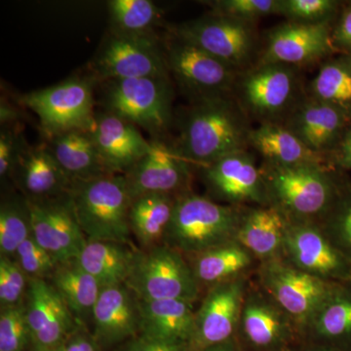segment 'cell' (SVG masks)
Masks as SVG:
<instances>
[{
	"mask_svg": "<svg viewBox=\"0 0 351 351\" xmlns=\"http://www.w3.org/2000/svg\"><path fill=\"white\" fill-rule=\"evenodd\" d=\"M308 90L311 98L351 115V58H339L323 64Z\"/></svg>",
	"mask_w": 351,
	"mask_h": 351,
	"instance_id": "cell-34",
	"label": "cell"
},
{
	"mask_svg": "<svg viewBox=\"0 0 351 351\" xmlns=\"http://www.w3.org/2000/svg\"><path fill=\"white\" fill-rule=\"evenodd\" d=\"M214 15L254 23L258 18L279 14L280 0H216L206 2Z\"/></svg>",
	"mask_w": 351,
	"mask_h": 351,
	"instance_id": "cell-39",
	"label": "cell"
},
{
	"mask_svg": "<svg viewBox=\"0 0 351 351\" xmlns=\"http://www.w3.org/2000/svg\"><path fill=\"white\" fill-rule=\"evenodd\" d=\"M335 49L330 23H284L267 36L262 64L297 66L311 64L331 54Z\"/></svg>",
	"mask_w": 351,
	"mask_h": 351,
	"instance_id": "cell-18",
	"label": "cell"
},
{
	"mask_svg": "<svg viewBox=\"0 0 351 351\" xmlns=\"http://www.w3.org/2000/svg\"><path fill=\"white\" fill-rule=\"evenodd\" d=\"M18 119H19V112L10 103L2 98L0 104L1 127L15 125V122H17Z\"/></svg>",
	"mask_w": 351,
	"mask_h": 351,
	"instance_id": "cell-47",
	"label": "cell"
},
{
	"mask_svg": "<svg viewBox=\"0 0 351 351\" xmlns=\"http://www.w3.org/2000/svg\"><path fill=\"white\" fill-rule=\"evenodd\" d=\"M125 285L138 301L193 302L199 294V284L184 255L164 244L138 250Z\"/></svg>",
	"mask_w": 351,
	"mask_h": 351,
	"instance_id": "cell-7",
	"label": "cell"
},
{
	"mask_svg": "<svg viewBox=\"0 0 351 351\" xmlns=\"http://www.w3.org/2000/svg\"><path fill=\"white\" fill-rule=\"evenodd\" d=\"M63 351H96L93 341L84 336L73 338L68 343H64Z\"/></svg>",
	"mask_w": 351,
	"mask_h": 351,
	"instance_id": "cell-48",
	"label": "cell"
},
{
	"mask_svg": "<svg viewBox=\"0 0 351 351\" xmlns=\"http://www.w3.org/2000/svg\"><path fill=\"white\" fill-rule=\"evenodd\" d=\"M88 131L110 174L126 175L152 149L137 126L106 110L95 112Z\"/></svg>",
	"mask_w": 351,
	"mask_h": 351,
	"instance_id": "cell-19",
	"label": "cell"
},
{
	"mask_svg": "<svg viewBox=\"0 0 351 351\" xmlns=\"http://www.w3.org/2000/svg\"><path fill=\"white\" fill-rule=\"evenodd\" d=\"M92 317L99 341L105 343L123 341L140 329L137 297L125 284L101 288Z\"/></svg>",
	"mask_w": 351,
	"mask_h": 351,
	"instance_id": "cell-24",
	"label": "cell"
},
{
	"mask_svg": "<svg viewBox=\"0 0 351 351\" xmlns=\"http://www.w3.org/2000/svg\"><path fill=\"white\" fill-rule=\"evenodd\" d=\"M168 73L193 103L232 96L239 71L171 32L162 43Z\"/></svg>",
	"mask_w": 351,
	"mask_h": 351,
	"instance_id": "cell-6",
	"label": "cell"
},
{
	"mask_svg": "<svg viewBox=\"0 0 351 351\" xmlns=\"http://www.w3.org/2000/svg\"><path fill=\"white\" fill-rule=\"evenodd\" d=\"M16 262L29 279H45L52 276L58 261L36 241L32 234L21 245L16 253Z\"/></svg>",
	"mask_w": 351,
	"mask_h": 351,
	"instance_id": "cell-41",
	"label": "cell"
},
{
	"mask_svg": "<svg viewBox=\"0 0 351 351\" xmlns=\"http://www.w3.org/2000/svg\"><path fill=\"white\" fill-rule=\"evenodd\" d=\"M332 43L335 48L351 52V7L346 11L332 32Z\"/></svg>",
	"mask_w": 351,
	"mask_h": 351,
	"instance_id": "cell-46",
	"label": "cell"
},
{
	"mask_svg": "<svg viewBox=\"0 0 351 351\" xmlns=\"http://www.w3.org/2000/svg\"><path fill=\"white\" fill-rule=\"evenodd\" d=\"M138 314L143 336L184 346L195 338L193 302L182 300L138 301Z\"/></svg>",
	"mask_w": 351,
	"mask_h": 351,
	"instance_id": "cell-25",
	"label": "cell"
},
{
	"mask_svg": "<svg viewBox=\"0 0 351 351\" xmlns=\"http://www.w3.org/2000/svg\"><path fill=\"white\" fill-rule=\"evenodd\" d=\"M283 257L298 269L323 280L351 282V261L313 223L288 221Z\"/></svg>",
	"mask_w": 351,
	"mask_h": 351,
	"instance_id": "cell-13",
	"label": "cell"
},
{
	"mask_svg": "<svg viewBox=\"0 0 351 351\" xmlns=\"http://www.w3.org/2000/svg\"><path fill=\"white\" fill-rule=\"evenodd\" d=\"M308 328L335 346L351 350V282L337 284Z\"/></svg>",
	"mask_w": 351,
	"mask_h": 351,
	"instance_id": "cell-33",
	"label": "cell"
},
{
	"mask_svg": "<svg viewBox=\"0 0 351 351\" xmlns=\"http://www.w3.org/2000/svg\"><path fill=\"white\" fill-rule=\"evenodd\" d=\"M126 351H186V346L160 339L140 337L132 341Z\"/></svg>",
	"mask_w": 351,
	"mask_h": 351,
	"instance_id": "cell-44",
	"label": "cell"
},
{
	"mask_svg": "<svg viewBox=\"0 0 351 351\" xmlns=\"http://www.w3.org/2000/svg\"><path fill=\"white\" fill-rule=\"evenodd\" d=\"M48 147L71 181L110 175L88 129H73L47 138Z\"/></svg>",
	"mask_w": 351,
	"mask_h": 351,
	"instance_id": "cell-28",
	"label": "cell"
},
{
	"mask_svg": "<svg viewBox=\"0 0 351 351\" xmlns=\"http://www.w3.org/2000/svg\"><path fill=\"white\" fill-rule=\"evenodd\" d=\"M95 82L169 76L162 43L154 34L110 32L89 66Z\"/></svg>",
	"mask_w": 351,
	"mask_h": 351,
	"instance_id": "cell-9",
	"label": "cell"
},
{
	"mask_svg": "<svg viewBox=\"0 0 351 351\" xmlns=\"http://www.w3.org/2000/svg\"><path fill=\"white\" fill-rule=\"evenodd\" d=\"M50 278L73 317L82 320L87 316H92L101 287L98 281L83 269L77 258L58 263Z\"/></svg>",
	"mask_w": 351,
	"mask_h": 351,
	"instance_id": "cell-31",
	"label": "cell"
},
{
	"mask_svg": "<svg viewBox=\"0 0 351 351\" xmlns=\"http://www.w3.org/2000/svg\"><path fill=\"white\" fill-rule=\"evenodd\" d=\"M27 204L36 241L58 263L80 257L87 239L76 219L69 193L46 199H27Z\"/></svg>",
	"mask_w": 351,
	"mask_h": 351,
	"instance_id": "cell-14",
	"label": "cell"
},
{
	"mask_svg": "<svg viewBox=\"0 0 351 351\" xmlns=\"http://www.w3.org/2000/svg\"><path fill=\"white\" fill-rule=\"evenodd\" d=\"M13 179L27 199L66 195L73 182L51 154L46 142L27 147L21 156Z\"/></svg>",
	"mask_w": 351,
	"mask_h": 351,
	"instance_id": "cell-22",
	"label": "cell"
},
{
	"mask_svg": "<svg viewBox=\"0 0 351 351\" xmlns=\"http://www.w3.org/2000/svg\"><path fill=\"white\" fill-rule=\"evenodd\" d=\"M203 351H239L235 348L234 346L230 343V339L226 341H223V343H218V345H214L211 346H208V348H204Z\"/></svg>",
	"mask_w": 351,
	"mask_h": 351,
	"instance_id": "cell-49",
	"label": "cell"
},
{
	"mask_svg": "<svg viewBox=\"0 0 351 351\" xmlns=\"http://www.w3.org/2000/svg\"><path fill=\"white\" fill-rule=\"evenodd\" d=\"M249 145L265 158V163L293 166L316 164L325 166L328 158L309 149L287 127L278 122H265L252 129Z\"/></svg>",
	"mask_w": 351,
	"mask_h": 351,
	"instance_id": "cell-27",
	"label": "cell"
},
{
	"mask_svg": "<svg viewBox=\"0 0 351 351\" xmlns=\"http://www.w3.org/2000/svg\"><path fill=\"white\" fill-rule=\"evenodd\" d=\"M50 351H63V346H60V348H56V350H53Z\"/></svg>",
	"mask_w": 351,
	"mask_h": 351,
	"instance_id": "cell-51",
	"label": "cell"
},
{
	"mask_svg": "<svg viewBox=\"0 0 351 351\" xmlns=\"http://www.w3.org/2000/svg\"><path fill=\"white\" fill-rule=\"evenodd\" d=\"M138 252L130 244L87 241L77 260L104 288L125 284Z\"/></svg>",
	"mask_w": 351,
	"mask_h": 351,
	"instance_id": "cell-29",
	"label": "cell"
},
{
	"mask_svg": "<svg viewBox=\"0 0 351 351\" xmlns=\"http://www.w3.org/2000/svg\"><path fill=\"white\" fill-rule=\"evenodd\" d=\"M177 195L152 193L132 200L129 221L132 235L143 249L163 244Z\"/></svg>",
	"mask_w": 351,
	"mask_h": 351,
	"instance_id": "cell-30",
	"label": "cell"
},
{
	"mask_svg": "<svg viewBox=\"0 0 351 351\" xmlns=\"http://www.w3.org/2000/svg\"><path fill=\"white\" fill-rule=\"evenodd\" d=\"M245 212L241 206L186 191L176 197L163 244L182 255L196 256L234 241Z\"/></svg>",
	"mask_w": 351,
	"mask_h": 351,
	"instance_id": "cell-2",
	"label": "cell"
},
{
	"mask_svg": "<svg viewBox=\"0 0 351 351\" xmlns=\"http://www.w3.org/2000/svg\"><path fill=\"white\" fill-rule=\"evenodd\" d=\"M332 161L341 169L351 170V128L346 129L337 144L332 147Z\"/></svg>",
	"mask_w": 351,
	"mask_h": 351,
	"instance_id": "cell-45",
	"label": "cell"
},
{
	"mask_svg": "<svg viewBox=\"0 0 351 351\" xmlns=\"http://www.w3.org/2000/svg\"><path fill=\"white\" fill-rule=\"evenodd\" d=\"M288 219L274 205L246 210L237 240L263 262L283 257Z\"/></svg>",
	"mask_w": 351,
	"mask_h": 351,
	"instance_id": "cell-26",
	"label": "cell"
},
{
	"mask_svg": "<svg viewBox=\"0 0 351 351\" xmlns=\"http://www.w3.org/2000/svg\"><path fill=\"white\" fill-rule=\"evenodd\" d=\"M260 280L263 291L302 329L311 326L338 284L307 274L283 257L263 262Z\"/></svg>",
	"mask_w": 351,
	"mask_h": 351,
	"instance_id": "cell-8",
	"label": "cell"
},
{
	"mask_svg": "<svg viewBox=\"0 0 351 351\" xmlns=\"http://www.w3.org/2000/svg\"><path fill=\"white\" fill-rule=\"evenodd\" d=\"M211 197L232 206L244 203L269 205L262 169L247 152L228 154L216 162L199 167Z\"/></svg>",
	"mask_w": 351,
	"mask_h": 351,
	"instance_id": "cell-15",
	"label": "cell"
},
{
	"mask_svg": "<svg viewBox=\"0 0 351 351\" xmlns=\"http://www.w3.org/2000/svg\"><path fill=\"white\" fill-rule=\"evenodd\" d=\"M247 117L232 96L193 103L182 115L173 147L191 164L209 165L247 149L252 130Z\"/></svg>",
	"mask_w": 351,
	"mask_h": 351,
	"instance_id": "cell-1",
	"label": "cell"
},
{
	"mask_svg": "<svg viewBox=\"0 0 351 351\" xmlns=\"http://www.w3.org/2000/svg\"><path fill=\"white\" fill-rule=\"evenodd\" d=\"M350 117L341 108L309 97L291 110L285 126L309 149L326 156L343 135Z\"/></svg>",
	"mask_w": 351,
	"mask_h": 351,
	"instance_id": "cell-21",
	"label": "cell"
},
{
	"mask_svg": "<svg viewBox=\"0 0 351 351\" xmlns=\"http://www.w3.org/2000/svg\"><path fill=\"white\" fill-rule=\"evenodd\" d=\"M240 325L252 345L276 348L288 341L298 328L292 318L267 293H250L245 298Z\"/></svg>",
	"mask_w": 351,
	"mask_h": 351,
	"instance_id": "cell-23",
	"label": "cell"
},
{
	"mask_svg": "<svg viewBox=\"0 0 351 351\" xmlns=\"http://www.w3.org/2000/svg\"><path fill=\"white\" fill-rule=\"evenodd\" d=\"M20 129L3 126L0 130V179L1 182L13 179L21 156L29 147Z\"/></svg>",
	"mask_w": 351,
	"mask_h": 351,
	"instance_id": "cell-43",
	"label": "cell"
},
{
	"mask_svg": "<svg viewBox=\"0 0 351 351\" xmlns=\"http://www.w3.org/2000/svg\"><path fill=\"white\" fill-rule=\"evenodd\" d=\"M337 7L338 2L334 0H280L279 15L290 22L323 24L330 22Z\"/></svg>",
	"mask_w": 351,
	"mask_h": 351,
	"instance_id": "cell-40",
	"label": "cell"
},
{
	"mask_svg": "<svg viewBox=\"0 0 351 351\" xmlns=\"http://www.w3.org/2000/svg\"><path fill=\"white\" fill-rule=\"evenodd\" d=\"M32 235L31 218L25 197H10L0 207V253L15 257L18 249Z\"/></svg>",
	"mask_w": 351,
	"mask_h": 351,
	"instance_id": "cell-36",
	"label": "cell"
},
{
	"mask_svg": "<svg viewBox=\"0 0 351 351\" xmlns=\"http://www.w3.org/2000/svg\"><path fill=\"white\" fill-rule=\"evenodd\" d=\"M25 299L34 350L50 351L63 346L75 317L54 286L45 279H29Z\"/></svg>",
	"mask_w": 351,
	"mask_h": 351,
	"instance_id": "cell-17",
	"label": "cell"
},
{
	"mask_svg": "<svg viewBox=\"0 0 351 351\" xmlns=\"http://www.w3.org/2000/svg\"><path fill=\"white\" fill-rule=\"evenodd\" d=\"M29 278L12 258L0 257V304L1 307L23 304Z\"/></svg>",
	"mask_w": 351,
	"mask_h": 351,
	"instance_id": "cell-42",
	"label": "cell"
},
{
	"mask_svg": "<svg viewBox=\"0 0 351 351\" xmlns=\"http://www.w3.org/2000/svg\"><path fill=\"white\" fill-rule=\"evenodd\" d=\"M234 90L237 103L247 117L265 122H276L284 112L294 108L298 90L294 66L281 64H262L249 69L237 78Z\"/></svg>",
	"mask_w": 351,
	"mask_h": 351,
	"instance_id": "cell-12",
	"label": "cell"
},
{
	"mask_svg": "<svg viewBox=\"0 0 351 351\" xmlns=\"http://www.w3.org/2000/svg\"><path fill=\"white\" fill-rule=\"evenodd\" d=\"M246 281L240 276L212 286L195 313V341L203 350L228 341L239 324L246 298Z\"/></svg>",
	"mask_w": 351,
	"mask_h": 351,
	"instance_id": "cell-20",
	"label": "cell"
},
{
	"mask_svg": "<svg viewBox=\"0 0 351 351\" xmlns=\"http://www.w3.org/2000/svg\"><path fill=\"white\" fill-rule=\"evenodd\" d=\"M112 32L123 34H154L161 11L149 0H110L108 3Z\"/></svg>",
	"mask_w": 351,
	"mask_h": 351,
	"instance_id": "cell-35",
	"label": "cell"
},
{
	"mask_svg": "<svg viewBox=\"0 0 351 351\" xmlns=\"http://www.w3.org/2000/svg\"><path fill=\"white\" fill-rule=\"evenodd\" d=\"M93 78L69 80L21 96V105L38 115L46 138L73 129H88L93 121Z\"/></svg>",
	"mask_w": 351,
	"mask_h": 351,
	"instance_id": "cell-10",
	"label": "cell"
},
{
	"mask_svg": "<svg viewBox=\"0 0 351 351\" xmlns=\"http://www.w3.org/2000/svg\"><path fill=\"white\" fill-rule=\"evenodd\" d=\"M255 257L237 240L193 256L191 269L198 284L217 285L241 276Z\"/></svg>",
	"mask_w": 351,
	"mask_h": 351,
	"instance_id": "cell-32",
	"label": "cell"
},
{
	"mask_svg": "<svg viewBox=\"0 0 351 351\" xmlns=\"http://www.w3.org/2000/svg\"><path fill=\"white\" fill-rule=\"evenodd\" d=\"M69 195L87 241L132 245V198L125 176L110 174L73 181Z\"/></svg>",
	"mask_w": 351,
	"mask_h": 351,
	"instance_id": "cell-3",
	"label": "cell"
},
{
	"mask_svg": "<svg viewBox=\"0 0 351 351\" xmlns=\"http://www.w3.org/2000/svg\"><path fill=\"white\" fill-rule=\"evenodd\" d=\"M171 32L237 71L250 63L257 45L254 23L214 14L176 25Z\"/></svg>",
	"mask_w": 351,
	"mask_h": 351,
	"instance_id": "cell-11",
	"label": "cell"
},
{
	"mask_svg": "<svg viewBox=\"0 0 351 351\" xmlns=\"http://www.w3.org/2000/svg\"><path fill=\"white\" fill-rule=\"evenodd\" d=\"M104 110L140 127L152 140H163L173 120L169 76L104 82Z\"/></svg>",
	"mask_w": 351,
	"mask_h": 351,
	"instance_id": "cell-5",
	"label": "cell"
},
{
	"mask_svg": "<svg viewBox=\"0 0 351 351\" xmlns=\"http://www.w3.org/2000/svg\"><path fill=\"white\" fill-rule=\"evenodd\" d=\"M317 351H351V350H350V348H339V346H332L331 348H325Z\"/></svg>",
	"mask_w": 351,
	"mask_h": 351,
	"instance_id": "cell-50",
	"label": "cell"
},
{
	"mask_svg": "<svg viewBox=\"0 0 351 351\" xmlns=\"http://www.w3.org/2000/svg\"><path fill=\"white\" fill-rule=\"evenodd\" d=\"M322 221L320 228L328 239L351 261V186L339 188L336 199Z\"/></svg>",
	"mask_w": 351,
	"mask_h": 351,
	"instance_id": "cell-37",
	"label": "cell"
},
{
	"mask_svg": "<svg viewBox=\"0 0 351 351\" xmlns=\"http://www.w3.org/2000/svg\"><path fill=\"white\" fill-rule=\"evenodd\" d=\"M262 173L269 204L278 208L288 221L322 219L339 191L326 166L265 162Z\"/></svg>",
	"mask_w": 351,
	"mask_h": 351,
	"instance_id": "cell-4",
	"label": "cell"
},
{
	"mask_svg": "<svg viewBox=\"0 0 351 351\" xmlns=\"http://www.w3.org/2000/svg\"><path fill=\"white\" fill-rule=\"evenodd\" d=\"M31 341L24 304L1 307L0 351H24Z\"/></svg>",
	"mask_w": 351,
	"mask_h": 351,
	"instance_id": "cell-38",
	"label": "cell"
},
{
	"mask_svg": "<svg viewBox=\"0 0 351 351\" xmlns=\"http://www.w3.org/2000/svg\"><path fill=\"white\" fill-rule=\"evenodd\" d=\"M151 143V151L124 175L132 200L152 193H186L193 164L165 141L154 138Z\"/></svg>",
	"mask_w": 351,
	"mask_h": 351,
	"instance_id": "cell-16",
	"label": "cell"
}]
</instances>
